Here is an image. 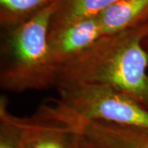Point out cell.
Wrapping results in <instances>:
<instances>
[{
    "label": "cell",
    "instance_id": "6da1fadb",
    "mask_svg": "<svg viewBox=\"0 0 148 148\" xmlns=\"http://www.w3.org/2000/svg\"><path fill=\"white\" fill-rule=\"evenodd\" d=\"M148 21L98 39L84 51L56 68V88L104 85L135 99L148 109V54L143 41Z\"/></svg>",
    "mask_w": 148,
    "mask_h": 148
},
{
    "label": "cell",
    "instance_id": "7a4b0ae2",
    "mask_svg": "<svg viewBox=\"0 0 148 148\" xmlns=\"http://www.w3.org/2000/svg\"><path fill=\"white\" fill-rule=\"evenodd\" d=\"M53 2L15 27L2 29L0 87L22 93L54 86L55 71L49 49Z\"/></svg>",
    "mask_w": 148,
    "mask_h": 148
},
{
    "label": "cell",
    "instance_id": "3957f363",
    "mask_svg": "<svg viewBox=\"0 0 148 148\" xmlns=\"http://www.w3.org/2000/svg\"><path fill=\"white\" fill-rule=\"evenodd\" d=\"M58 101L79 116L148 130V109L129 95L104 85L84 84L56 88Z\"/></svg>",
    "mask_w": 148,
    "mask_h": 148
},
{
    "label": "cell",
    "instance_id": "277c9868",
    "mask_svg": "<svg viewBox=\"0 0 148 148\" xmlns=\"http://www.w3.org/2000/svg\"><path fill=\"white\" fill-rule=\"evenodd\" d=\"M54 110L76 133L79 148H148V130L90 120L72 113L59 101Z\"/></svg>",
    "mask_w": 148,
    "mask_h": 148
},
{
    "label": "cell",
    "instance_id": "5b68a950",
    "mask_svg": "<svg viewBox=\"0 0 148 148\" xmlns=\"http://www.w3.org/2000/svg\"><path fill=\"white\" fill-rule=\"evenodd\" d=\"M49 102L32 118H20L21 148H79L76 133L58 119Z\"/></svg>",
    "mask_w": 148,
    "mask_h": 148
},
{
    "label": "cell",
    "instance_id": "8992f818",
    "mask_svg": "<svg viewBox=\"0 0 148 148\" xmlns=\"http://www.w3.org/2000/svg\"><path fill=\"white\" fill-rule=\"evenodd\" d=\"M103 36L98 16L49 32L48 43L52 63L57 68L78 55Z\"/></svg>",
    "mask_w": 148,
    "mask_h": 148
},
{
    "label": "cell",
    "instance_id": "52a82bcc",
    "mask_svg": "<svg viewBox=\"0 0 148 148\" xmlns=\"http://www.w3.org/2000/svg\"><path fill=\"white\" fill-rule=\"evenodd\" d=\"M104 36L148 21V0H118L98 15Z\"/></svg>",
    "mask_w": 148,
    "mask_h": 148
},
{
    "label": "cell",
    "instance_id": "ba28073f",
    "mask_svg": "<svg viewBox=\"0 0 148 148\" xmlns=\"http://www.w3.org/2000/svg\"><path fill=\"white\" fill-rule=\"evenodd\" d=\"M118 0H54L49 32L98 16Z\"/></svg>",
    "mask_w": 148,
    "mask_h": 148
},
{
    "label": "cell",
    "instance_id": "9c48e42d",
    "mask_svg": "<svg viewBox=\"0 0 148 148\" xmlns=\"http://www.w3.org/2000/svg\"><path fill=\"white\" fill-rule=\"evenodd\" d=\"M54 0H0L2 29L15 27L36 14Z\"/></svg>",
    "mask_w": 148,
    "mask_h": 148
},
{
    "label": "cell",
    "instance_id": "30bf717a",
    "mask_svg": "<svg viewBox=\"0 0 148 148\" xmlns=\"http://www.w3.org/2000/svg\"><path fill=\"white\" fill-rule=\"evenodd\" d=\"M21 126L20 118L8 110V100L0 97V148H21Z\"/></svg>",
    "mask_w": 148,
    "mask_h": 148
},
{
    "label": "cell",
    "instance_id": "8fae6325",
    "mask_svg": "<svg viewBox=\"0 0 148 148\" xmlns=\"http://www.w3.org/2000/svg\"><path fill=\"white\" fill-rule=\"evenodd\" d=\"M146 40H147V43H148V36H147V38H146Z\"/></svg>",
    "mask_w": 148,
    "mask_h": 148
}]
</instances>
